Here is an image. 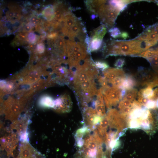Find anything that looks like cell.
<instances>
[{"label":"cell","instance_id":"obj_13","mask_svg":"<svg viewBox=\"0 0 158 158\" xmlns=\"http://www.w3.org/2000/svg\"><path fill=\"white\" fill-rule=\"evenodd\" d=\"M138 85L136 80L131 75L126 74L121 87V89H125L126 90L133 88Z\"/></svg>","mask_w":158,"mask_h":158},{"label":"cell","instance_id":"obj_22","mask_svg":"<svg viewBox=\"0 0 158 158\" xmlns=\"http://www.w3.org/2000/svg\"><path fill=\"white\" fill-rule=\"evenodd\" d=\"M125 63V59L123 58H119L115 62L114 66L117 68H121L124 65Z\"/></svg>","mask_w":158,"mask_h":158},{"label":"cell","instance_id":"obj_12","mask_svg":"<svg viewBox=\"0 0 158 158\" xmlns=\"http://www.w3.org/2000/svg\"><path fill=\"white\" fill-rule=\"evenodd\" d=\"M102 71L103 76L106 79L109 84L116 78L123 76L126 74L122 69L118 68H109Z\"/></svg>","mask_w":158,"mask_h":158},{"label":"cell","instance_id":"obj_9","mask_svg":"<svg viewBox=\"0 0 158 158\" xmlns=\"http://www.w3.org/2000/svg\"><path fill=\"white\" fill-rule=\"evenodd\" d=\"M158 76L153 72L140 67L138 69L137 78H135L138 85L147 86Z\"/></svg>","mask_w":158,"mask_h":158},{"label":"cell","instance_id":"obj_1","mask_svg":"<svg viewBox=\"0 0 158 158\" xmlns=\"http://www.w3.org/2000/svg\"><path fill=\"white\" fill-rule=\"evenodd\" d=\"M74 138L73 158H112V150L95 129L84 126L76 131Z\"/></svg>","mask_w":158,"mask_h":158},{"label":"cell","instance_id":"obj_3","mask_svg":"<svg viewBox=\"0 0 158 158\" xmlns=\"http://www.w3.org/2000/svg\"><path fill=\"white\" fill-rule=\"evenodd\" d=\"M148 49L145 41L135 39L127 41H111L108 45H104L102 50L106 57L109 56H135Z\"/></svg>","mask_w":158,"mask_h":158},{"label":"cell","instance_id":"obj_26","mask_svg":"<svg viewBox=\"0 0 158 158\" xmlns=\"http://www.w3.org/2000/svg\"><path fill=\"white\" fill-rule=\"evenodd\" d=\"M126 92V90L125 89H122L121 90V97L122 99L124 97Z\"/></svg>","mask_w":158,"mask_h":158},{"label":"cell","instance_id":"obj_15","mask_svg":"<svg viewBox=\"0 0 158 158\" xmlns=\"http://www.w3.org/2000/svg\"><path fill=\"white\" fill-rule=\"evenodd\" d=\"M111 0L109 1V3L119 11L120 12L126 8L128 4L133 2V1Z\"/></svg>","mask_w":158,"mask_h":158},{"label":"cell","instance_id":"obj_19","mask_svg":"<svg viewBox=\"0 0 158 158\" xmlns=\"http://www.w3.org/2000/svg\"><path fill=\"white\" fill-rule=\"evenodd\" d=\"M95 66L98 69H100L102 71L109 68V66L106 62L101 61H97L94 62Z\"/></svg>","mask_w":158,"mask_h":158},{"label":"cell","instance_id":"obj_21","mask_svg":"<svg viewBox=\"0 0 158 158\" xmlns=\"http://www.w3.org/2000/svg\"><path fill=\"white\" fill-rule=\"evenodd\" d=\"M148 109H154L157 108L156 101L149 100L145 106Z\"/></svg>","mask_w":158,"mask_h":158},{"label":"cell","instance_id":"obj_23","mask_svg":"<svg viewBox=\"0 0 158 158\" xmlns=\"http://www.w3.org/2000/svg\"><path fill=\"white\" fill-rule=\"evenodd\" d=\"M29 39L30 41L34 42L35 40V36L32 33H30L28 35Z\"/></svg>","mask_w":158,"mask_h":158},{"label":"cell","instance_id":"obj_6","mask_svg":"<svg viewBox=\"0 0 158 158\" xmlns=\"http://www.w3.org/2000/svg\"><path fill=\"white\" fill-rule=\"evenodd\" d=\"M100 89L105 105L107 109H110L112 107L116 106L121 100V89L110 86L105 87H102Z\"/></svg>","mask_w":158,"mask_h":158},{"label":"cell","instance_id":"obj_24","mask_svg":"<svg viewBox=\"0 0 158 158\" xmlns=\"http://www.w3.org/2000/svg\"><path fill=\"white\" fill-rule=\"evenodd\" d=\"M120 37L123 39H126L128 37V34L126 32H122L121 33Z\"/></svg>","mask_w":158,"mask_h":158},{"label":"cell","instance_id":"obj_31","mask_svg":"<svg viewBox=\"0 0 158 158\" xmlns=\"http://www.w3.org/2000/svg\"><path fill=\"white\" fill-rule=\"evenodd\" d=\"M157 4H158V1H157Z\"/></svg>","mask_w":158,"mask_h":158},{"label":"cell","instance_id":"obj_10","mask_svg":"<svg viewBox=\"0 0 158 158\" xmlns=\"http://www.w3.org/2000/svg\"><path fill=\"white\" fill-rule=\"evenodd\" d=\"M29 120L25 118H23L18 120L14 121L11 125V128L13 130V133L19 136L22 133L27 131Z\"/></svg>","mask_w":158,"mask_h":158},{"label":"cell","instance_id":"obj_25","mask_svg":"<svg viewBox=\"0 0 158 158\" xmlns=\"http://www.w3.org/2000/svg\"><path fill=\"white\" fill-rule=\"evenodd\" d=\"M37 50L39 52H43L44 50V45L42 44H39L37 46Z\"/></svg>","mask_w":158,"mask_h":158},{"label":"cell","instance_id":"obj_17","mask_svg":"<svg viewBox=\"0 0 158 158\" xmlns=\"http://www.w3.org/2000/svg\"><path fill=\"white\" fill-rule=\"evenodd\" d=\"M138 92L137 90L133 88L126 90V94L122 99L133 102L135 100V99L138 95Z\"/></svg>","mask_w":158,"mask_h":158},{"label":"cell","instance_id":"obj_8","mask_svg":"<svg viewBox=\"0 0 158 158\" xmlns=\"http://www.w3.org/2000/svg\"><path fill=\"white\" fill-rule=\"evenodd\" d=\"M136 39L145 41L149 48L155 45L158 42V24L150 28Z\"/></svg>","mask_w":158,"mask_h":158},{"label":"cell","instance_id":"obj_4","mask_svg":"<svg viewBox=\"0 0 158 158\" xmlns=\"http://www.w3.org/2000/svg\"><path fill=\"white\" fill-rule=\"evenodd\" d=\"M66 46V62L71 68L76 67L88 57L87 47L84 42H76L65 40Z\"/></svg>","mask_w":158,"mask_h":158},{"label":"cell","instance_id":"obj_18","mask_svg":"<svg viewBox=\"0 0 158 158\" xmlns=\"http://www.w3.org/2000/svg\"><path fill=\"white\" fill-rule=\"evenodd\" d=\"M153 88L149 87L141 89L138 92L144 97L151 100L153 95Z\"/></svg>","mask_w":158,"mask_h":158},{"label":"cell","instance_id":"obj_16","mask_svg":"<svg viewBox=\"0 0 158 158\" xmlns=\"http://www.w3.org/2000/svg\"><path fill=\"white\" fill-rule=\"evenodd\" d=\"M107 31V27L102 24L91 31L90 35V36H95L103 39Z\"/></svg>","mask_w":158,"mask_h":158},{"label":"cell","instance_id":"obj_14","mask_svg":"<svg viewBox=\"0 0 158 158\" xmlns=\"http://www.w3.org/2000/svg\"><path fill=\"white\" fill-rule=\"evenodd\" d=\"M54 101L53 98L50 96L44 95L40 99L39 104L42 107L53 108L54 106Z\"/></svg>","mask_w":158,"mask_h":158},{"label":"cell","instance_id":"obj_28","mask_svg":"<svg viewBox=\"0 0 158 158\" xmlns=\"http://www.w3.org/2000/svg\"><path fill=\"white\" fill-rule=\"evenodd\" d=\"M31 27L30 26L27 25H26L24 28L25 32H29L31 30Z\"/></svg>","mask_w":158,"mask_h":158},{"label":"cell","instance_id":"obj_30","mask_svg":"<svg viewBox=\"0 0 158 158\" xmlns=\"http://www.w3.org/2000/svg\"><path fill=\"white\" fill-rule=\"evenodd\" d=\"M156 106L157 108H158V99L156 102Z\"/></svg>","mask_w":158,"mask_h":158},{"label":"cell","instance_id":"obj_11","mask_svg":"<svg viewBox=\"0 0 158 158\" xmlns=\"http://www.w3.org/2000/svg\"><path fill=\"white\" fill-rule=\"evenodd\" d=\"M19 156L21 158H31L37 151L29 143L21 142L19 147Z\"/></svg>","mask_w":158,"mask_h":158},{"label":"cell","instance_id":"obj_29","mask_svg":"<svg viewBox=\"0 0 158 158\" xmlns=\"http://www.w3.org/2000/svg\"><path fill=\"white\" fill-rule=\"evenodd\" d=\"M8 15L9 17H12L14 16V14L13 12L11 11L8 13Z\"/></svg>","mask_w":158,"mask_h":158},{"label":"cell","instance_id":"obj_5","mask_svg":"<svg viewBox=\"0 0 158 158\" xmlns=\"http://www.w3.org/2000/svg\"><path fill=\"white\" fill-rule=\"evenodd\" d=\"M106 1L97 0L93 14L98 16L101 23L110 29L113 27L120 11L108 2V4H106Z\"/></svg>","mask_w":158,"mask_h":158},{"label":"cell","instance_id":"obj_2","mask_svg":"<svg viewBox=\"0 0 158 158\" xmlns=\"http://www.w3.org/2000/svg\"><path fill=\"white\" fill-rule=\"evenodd\" d=\"M98 76L86 72L80 73L74 78L73 88L80 109L85 108L94 101V97L97 91L95 80Z\"/></svg>","mask_w":158,"mask_h":158},{"label":"cell","instance_id":"obj_27","mask_svg":"<svg viewBox=\"0 0 158 158\" xmlns=\"http://www.w3.org/2000/svg\"><path fill=\"white\" fill-rule=\"evenodd\" d=\"M31 21L32 23L35 24L37 23L38 22V20L37 18L35 17L32 18Z\"/></svg>","mask_w":158,"mask_h":158},{"label":"cell","instance_id":"obj_7","mask_svg":"<svg viewBox=\"0 0 158 158\" xmlns=\"http://www.w3.org/2000/svg\"><path fill=\"white\" fill-rule=\"evenodd\" d=\"M72 103L70 96L66 94L61 95L54 101L53 109L60 113H68L72 109Z\"/></svg>","mask_w":158,"mask_h":158},{"label":"cell","instance_id":"obj_20","mask_svg":"<svg viewBox=\"0 0 158 158\" xmlns=\"http://www.w3.org/2000/svg\"><path fill=\"white\" fill-rule=\"evenodd\" d=\"M109 32L110 35L114 38L120 37L121 34L119 29L116 27L112 28L109 29Z\"/></svg>","mask_w":158,"mask_h":158}]
</instances>
